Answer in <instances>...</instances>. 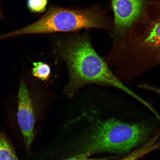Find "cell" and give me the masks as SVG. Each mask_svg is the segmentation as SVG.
<instances>
[{"mask_svg":"<svg viewBox=\"0 0 160 160\" xmlns=\"http://www.w3.org/2000/svg\"><path fill=\"white\" fill-rule=\"evenodd\" d=\"M145 1L141 15L111 51L116 66L131 80L160 65V0Z\"/></svg>","mask_w":160,"mask_h":160,"instance_id":"1","label":"cell"},{"mask_svg":"<svg viewBox=\"0 0 160 160\" xmlns=\"http://www.w3.org/2000/svg\"><path fill=\"white\" fill-rule=\"evenodd\" d=\"M138 87L141 88L148 90L149 91L154 92L160 95V89L149 85L148 84L143 83L139 85Z\"/></svg>","mask_w":160,"mask_h":160,"instance_id":"12","label":"cell"},{"mask_svg":"<svg viewBox=\"0 0 160 160\" xmlns=\"http://www.w3.org/2000/svg\"><path fill=\"white\" fill-rule=\"evenodd\" d=\"M31 73L34 77L42 81L49 79L51 74V69L49 65L42 62H35L33 63Z\"/></svg>","mask_w":160,"mask_h":160,"instance_id":"9","label":"cell"},{"mask_svg":"<svg viewBox=\"0 0 160 160\" xmlns=\"http://www.w3.org/2000/svg\"><path fill=\"white\" fill-rule=\"evenodd\" d=\"M114 16V42L127 32L142 12L145 0H111Z\"/></svg>","mask_w":160,"mask_h":160,"instance_id":"6","label":"cell"},{"mask_svg":"<svg viewBox=\"0 0 160 160\" xmlns=\"http://www.w3.org/2000/svg\"><path fill=\"white\" fill-rule=\"evenodd\" d=\"M1 7H0V15H1Z\"/></svg>","mask_w":160,"mask_h":160,"instance_id":"13","label":"cell"},{"mask_svg":"<svg viewBox=\"0 0 160 160\" xmlns=\"http://www.w3.org/2000/svg\"><path fill=\"white\" fill-rule=\"evenodd\" d=\"M159 148V145L156 143L154 139L151 138L142 147L132 152L120 160H137L152 151Z\"/></svg>","mask_w":160,"mask_h":160,"instance_id":"8","label":"cell"},{"mask_svg":"<svg viewBox=\"0 0 160 160\" xmlns=\"http://www.w3.org/2000/svg\"><path fill=\"white\" fill-rule=\"evenodd\" d=\"M144 126L111 119L98 121L89 136L85 152L124 153L129 152L147 137Z\"/></svg>","mask_w":160,"mask_h":160,"instance_id":"5","label":"cell"},{"mask_svg":"<svg viewBox=\"0 0 160 160\" xmlns=\"http://www.w3.org/2000/svg\"><path fill=\"white\" fill-rule=\"evenodd\" d=\"M39 80L31 72L24 70L11 102L28 151L34 139L36 128L47 102L46 89Z\"/></svg>","mask_w":160,"mask_h":160,"instance_id":"4","label":"cell"},{"mask_svg":"<svg viewBox=\"0 0 160 160\" xmlns=\"http://www.w3.org/2000/svg\"><path fill=\"white\" fill-rule=\"evenodd\" d=\"M108 23L103 12L93 8L73 9L50 8L38 21L6 34L5 38L23 35L39 34L78 31L83 29H105Z\"/></svg>","mask_w":160,"mask_h":160,"instance_id":"3","label":"cell"},{"mask_svg":"<svg viewBox=\"0 0 160 160\" xmlns=\"http://www.w3.org/2000/svg\"><path fill=\"white\" fill-rule=\"evenodd\" d=\"M57 47L58 54L68 69V82L64 89L68 97H73L83 86L94 83L117 88L142 104L145 103V100L126 87L114 74L105 59L96 52L87 36H77L59 42Z\"/></svg>","mask_w":160,"mask_h":160,"instance_id":"2","label":"cell"},{"mask_svg":"<svg viewBox=\"0 0 160 160\" xmlns=\"http://www.w3.org/2000/svg\"><path fill=\"white\" fill-rule=\"evenodd\" d=\"M92 155L89 152H85L83 153L74 157L69 158L63 160H109V158H90Z\"/></svg>","mask_w":160,"mask_h":160,"instance_id":"11","label":"cell"},{"mask_svg":"<svg viewBox=\"0 0 160 160\" xmlns=\"http://www.w3.org/2000/svg\"><path fill=\"white\" fill-rule=\"evenodd\" d=\"M48 0H27V7L31 12L38 13L45 11Z\"/></svg>","mask_w":160,"mask_h":160,"instance_id":"10","label":"cell"},{"mask_svg":"<svg viewBox=\"0 0 160 160\" xmlns=\"http://www.w3.org/2000/svg\"><path fill=\"white\" fill-rule=\"evenodd\" d=\"M0 160H19L11 141L0 131Z\"/></svg>","mask_w":160,"mask_h":160,"instance_id":"7","label":"cell"}]
</instances>
